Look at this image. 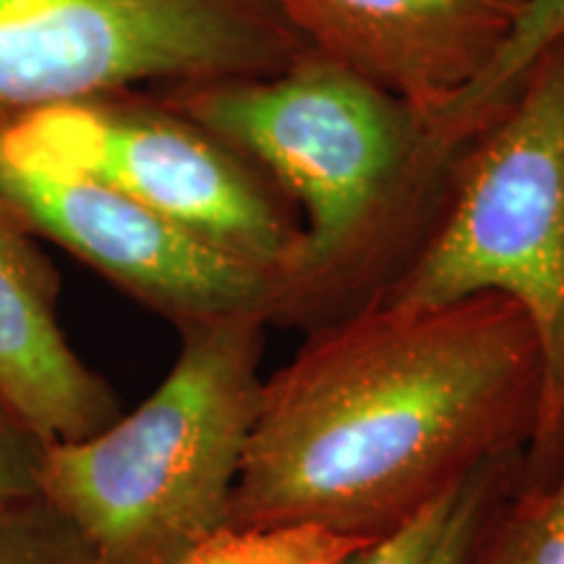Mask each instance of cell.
Instances as JSON below:
<instances>
[{"mask_svg":"<svg viewBox=\"0 0 564 564\" xmlns=\"http://www.w3.org/2000/svg\"><path fill=\"white\" fill-rule=\"evenodd\" d=\"M541 403L539 333L507 295L371 303L264 379L228 528L369 544L486 463L531 453Z\"/></svg>","mask_w":564,"mask_h":564,"instance_id":"obj_1","label":"cell"},{"mask_svg":"<svg viewBox=\"0 0 564 564\" xmlns=\"http://www.w3.org/2000/svg\"><path fill=\"white\" fill-rule=\"evenodd\" d=\"M299 212L303 243L274 324L312 333L379 299L429 236L457 152L423 112L308 51L270 76L160 91Z\"/></svg>","mask_w":564,"mask_h":564,"instance_id":"obj_2","label":"cell"},{"mask_svg":"<svg viewBox=\"0 0 564 564\" xmlns=\"http://www.w3.org/2000/svg\"><path fill=\"white\" fill-rule=\"evenodd\" d=\"M262 314L178 329L171 371L137 411L79 442H51L40 494L97 564H181L228 528L259 400Z\"/></svg>","mask_w":564,"mask_h":564,"instance_id":"obj_3","label":"cell"},{"mask_svg":"<svg viewBox=\"0 0 564 564\" xmlns=\"http://www.w3.org/2000/svg\"><path fill=\"white\" fill-rule=\"evenodd\" d=\"M486 293L512 299L539 333L544 403L525 478H541L564 453V34L460 147L432 230L373 303Z\"/></svg>","mask_w":564,"mask_h":564,"instance_id":"obj_4","label":"cell"},{"mask_svg":"<svg viewBox=\"0 0 564 564\" xmlns=\"http://www.w3.org/2000/svg\"><path fill=\"white\" fill-rule=\"evenodd\" d=\"M308 51L270 0H0V121L270 76Z\"/></svg>","mask_w":564,"mask_h":564,"instance_id":"obj_5","label":"cell"},{"mask_svg":"<svg viewBox=\"0 0 564 564\" xmlns=\"http://www.w3.org/2000/svg\"><path fill=\"white\" fill-rule=\"evenodd\" d=\"M3 123L26 150L110 183L202 243L278 278L285 293L303 243L299 212L249 160L158 95L121 91Z\"/></svg>","mask_w":564,"mask_h":564,"instance_id":"obj_6","label":"cell"},{"mask_svg":"<svg viewBox=\"0 0 564 564\" xmlns=\"http://www.w3.org/2000/svg\"><path fill=\"white\" fill-rule=\"evenodd\" d=\"M0 207L175 329L225 314L274 324L280 280L212 249L87 173L51 162L0 121Z\"/></svg>","mask_w":564,"mask_h":564,"instance_id":"obj_7","label":"cell"},{"mask_svg":"<svg viewBox=\"0 0 564 564\" xmlns=\"http://www.w3.org/2000/svg\"><path fill=\"white\" fill-rule=\"evenodd\" d=\"M324 58L432 121L447 112L510 37L523 0H270Z\"/></svg>","mask_w":564,"mask_h":564,"instance_id":"obj_8","label":"cell"},{"mask_svg":"<svg viewBox=\"0 0 564 564\" xmlns=\"http://www.w3.org/2000/svg\"><path fill=\"white\" fill-rule=\"evenodd\" d=\"M58 291L37 238L0 207V398L45 442H79L110 426L121 403L70 348Z\"/></svg>","mask_w":564,"mask_h":564,"instance_id":"obj_9","label":"cell"},{"mask_svg":"<svg viewBox=\"0 0 564 564\" xmlns=\"http://www.w3.org/2000/svg\"><path fill=\"white\" fill-rule=\"evenodd\" d=\"M460 564H564V453L552 474L523 476L486 507Z\"/></svg>","mask_w":564,"mask_h":564,"instance_id":"obj_10","label":"cell"},{"mask_svg":"<svg viewBox=\"0 0 564 564\" xmlns=\"http://www.w3.org/2000/svg\"><path fill=\"white\" fill-rule=\"evenodd\" d=\"M564 34V0H523L510 37L484 76L434 123L444 150H460L481 126L510 100L525 70Z\"/></svg>","mask_w":564,"mask_h":564,"instance_id":"obj_11","label":"cell"},{"mask_svg":"<svg viewBox=\"0 0 564 564\" xmlns=\"http://www.w3.org/2000/svg\"><path fill=\"white\" fill-rule=\"evenodd\" d=\"M361 546L364 541L343 539L319 528H225L181 564H337Z\"/></svg>","mask_w":564,"mask_h":564,"instance_id":"obj_12","label":"cell"},{"mask_svg":"<svg viewBox=\"0 0 564 564\" xmlns=\"http://www.w3.org/2000/svg\"><path fill=\"white\" fill-rule=\"evenodd\" d=\"M0 564H97L76 525L42 494L0 507Z\"/></svg>","mask_w":564,"mask_h":564,"instance_id":"obj_13","label":"cell"},{"mask_svg":"<svg viewBox=\"0 0 564 564\" xmlns=\"http://www.w3.org/2000/svg\"><path fill=\"white\" fill-rule=\"evenodd\" d=\"M470 478L474 474L460 486H455L453 491L429 502L403 525L394 528L392 533L371 541V544H364L337 564H429L444 535L453 528L457 512H460Z\"/></svg>","mask_w":564,"mask_h":564,"instance_id":"obj_14","label":"cell"},{"mask_svg":"<svg viewBox=\"0 0 564 564\" xmlns=\"http://www.w3.org/2000/svg\"><path fill=\"white\" fill-rule=\"evenodd\" d=\"M47 444L0 398V507L37 497Z\"/></svg>","mask_w":564,"mask_h":564,"instance_id":"obj_15","label":"cell"},{"mask_svg":"<svg viewBox=\"0 0 564 564\" xmlns=\"http://www.w3.org/2000/svg\"><path fill=\"white\" fill-rule=\"evenodd\" d=\"M525 457L528 455H510L502 460L486 463L470 478L468 491L457 512L453 528H449L444 541L436 549L429 564H460L465 552H468L470 539H474L478 523H481L486 507L499 497L505 489H510L514 481H520L525 474Z\"/></svg>","mask_w":564,"mask_h":564,"instance_id":"obj_16","label":"cell"}]
</instances>
